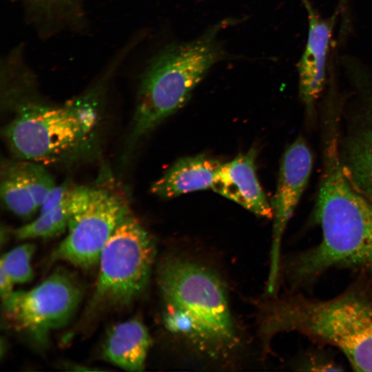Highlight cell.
<instances>
[{
  "instance_id": "1",
  "label": "cell",
  "mask_w": 372,
  "mask_h": 372,
  "mask_svg": "<svg viewBox=\"0 0 372 372\" xmlns=\"http://www.w3.org/2000/svg\"><path fill=\"white\" fill-rule=\"evenodd\" d=\"M124 62L122 55L114 54L86 92L61 105L28 97L36 80L33 70L13 77L3 92L6 102H16L17 112L3 136L17 158L55 163L77 156L88 146L99 124L101 99Z\"/></svg>"
},
{
  "instance_id": "2",
  "label": "cell",
  "mask_w": 372,
  "mask_h": 372,
  "mask_svg": "<svg viewBox=\"0 0 372 372\" xmlns=\"http://www.w3.org/2000/svg\"><path fill=\"white\" fill-rule=\"evenodd\" d=\"M322 157L314 211L321 240L289 261V278L303 285L338 267L359 269L372 278V203L344 174L335 134H325Z\"/></svg>"
},
{
  "instance_id": "3",
  "label": "cell",
  "mask_w": 372,
  "mask_h": 372,
  "mask_svg": "<svg viewBox=\"0 0 372 372\" xmlns=\"http://www.w3.org/2000/svg\"><path fill=\"white\" fill-rule=\"evenodd\" d=\"M158 283L167 329L210 357L231 353L238 342L227 294L210 269L185 258L160 264Z\"/></svg>"
},
{
  "instance_id": "4",
  "label": "cell",
  "mask_w": 372,
  "mask_h": 372,
  "mask_svg": "<svg viewBox=\"0 0 372 372\" xmlns=\"http://www.w3.org/2000/svg\"><path fill=\"white\" fill-rule=\"evenodd\" d=\"M261 332L266 340L296 332L340 350L353 369L372 371V298L352 287L328 299L297 294L264 306Z\"/></svg>"
},
{
  "instance_id": "5",
  "label": "cell",
  "mask_w": 372,
  "mask_h": 372,
  "mask_svg": "<svg viewBox=\"0 0 372 372\" xmlns=\"http://www.w3.org/2000/svg\"><path fill=\"white\" fill-rule=\"evenodd\" d=\"M238 20H221L192 41L165 45L149 60L138 87L131 145L182 107L209 70L229 56L219 34Z\"/></svg>"
},
{
  "instance_id": "6",
  "label": "cell",
  "mask_w": 372,
  "mask_h": 372,
  "mask_svg": "<svg viewBox=\"0 0 372 372\" xmlns=\"http://www.w3.org/2000/svg\"><path fill=\"white\" fill-rule=\"evenodd\" d=\"M155 254L152 237L130 212L101 254L94 300L125 306L136 300L148 284Z\"/></svg>"
},
{
  "instance_id": "7",
  "label": "cell",
  "mask_w": 372,
  "mask_h": 372,
  "mask_svg": "<svg viewBox=\"0 0 372 372\" xmlns=\"http://www.w3.org/2000/svg\"><path fill=\"white\" fill-rule=\"evenodd\" d=\"M81 298L77 280L57 270L30 290L13 291L2 299L3 311L16 329L43 341L50 332L70 321Z\"/></svg>"
},
{
  "instance_id": "8",
  "label": "cell",
  "mask_w": 372,
  "mask_h": 372,
  "mask_svg": "<svg viewBox=\"0 0 372 372\" xmlns=\"http://www.w3.org/2000/svg\"><path fill=\"white\" fill-rule=\"evenodd\" d=\"M130 213L126 197L108 187H90L85 205L72 218L65 238L51 255L82 269L98 265L101 254L120 223Z\"/></svg>"
},
{
  "instance_id": "9",
  "label": "cell",
  "mask_w": 372,
  "mask_h": 372,
  "mask_svg": "<svg viewBox=\"0 0 372 372\" xmlns=\"http://www.w3.org/2000/svg\"><path fill=\"white\" fill-rule=\"evenodd\" d=\"M313 167V155L300 136L285 151L275 194L271 201L273 238L267 291L273 293L280 273V246L287 224L307 185Z\"/></svg>"
},
{
  "instance_id": "10",
  "label": "cell",
  "mask_w": 372,
  "mask_h": 372,
  "mask_svg": "<svg viewBox=\"0 0 372 372\" xmlns=\"http://www.w3.org/2000/svg\"><path fill=\"white\" fill-rule=\"evenodd\" d=\"M338 147L344 174L372 203V99L348 114L342 132L338 125Z\"/></svg>"
},
{
  "instance_id": "11",
  "label": "cell",
  "mask_w": 372,
  "mask_h": 372,
  "mask_svg": "<svg viewBox=\"0 0 372 372\" xmlns=\"http://www.w3.org/2000/svg\"><path fill=\"white\" fill-rule=\"evenodd\" d=\"M55 186L52 176L43 164L17 158L1 165V202L8 210L19 217H30L39 211Z\"/></svg>"
},
{
  "instance_id": "12",
  "label": "cell",
  "mask_w": 372,
  "mask_h": 372,
  "mask_svg": "<svg viewBox=\"0 0 372 372\" xmlns=\"http://www.w3.org/2000/svg\"><path fill=\"white\" fill-rule=\"evenodd\" d=\"M309 21L307 44L298 66L299 92L309 112L320 96L325 81V65L333 19L320 17L307 0H304Z\"/></svg>"
},
{
  "instance_id": "13",
  "label": "cell",
  "mask_w": 372,
  "mask_h": 372,
  "mask_svg": "<svg viewBox=\"0 0 372 372\" xmlns=\"http://www.w3.org/2000/svg\"><path fill=\"white\" fill-rule=\"evenodd\" d=\"M256 152L251 148L223 163L211 189L256 216L273 218L271 205L256 176Z\"/></svg>"
},
{
  "instance_id": "14",
  "label": "cell",
  "mask_w": 372,
  "mask_h": 372,
  "mask_svg": "<svg viewBox=\"0 0 372 372\" xmlns=\"http://www.w3.org/2000/svg\"><path fill=\"white\" fill-rule=\"evenodd\" d=\"M223 163L204 154L178 160L152 185L151 192L171 198L211 188Z\"/></svg>"
},
{
  "instance_id": "15",
  "label": "cell",
  "mask_w": 372,
  "mask_h": 372,
  "mask_svg": "<svg viewBox=\"0 0 372 372\" xmlns=\"http://www.w3.org/2000/svg\"><path fill=\"white\" fill-rule=\"evenodd\" d=\"M152 344L147 327L138 318L112 327L103 346L102 355L110 363L128 371H141Z\"/></svg>"
},
{
  "instance_id": "16",
  "label": "cell",
  "mask_w": 372,
  "mask_h": 372,
  "mask_svg": "<svg viewBox=\"0 0 372 372\" xmlns=\"http://www.w3.org/2000/svg\"><path fill=\"white\" fill-rule=\"evenodd\" d=\"M20 3L39 34L53 36L81 27L86 21L87 0H12Z\"/></svg>"
},
{
  "instance_id": "17",
  "label": "cell",
  "mask_w": 372,
  "mask_h": 372,
  "mask_svg": "<svg viewBox=\"0 0 372 372\" xmlns=\"http://www.w3.org/2000/svg\"><path fill=\"white\" fill-rule=\"evenodd\" d=\"M90 187L74 185L65 197L37 218L14 231L17 238L30 240L57 236L68 228L72 218L87 202Z\"/></svg>"
},
{
  "instance_id": "18",
  "label": "cell",
  "mask_w": 372,
  "mask_h": 372,
  "mask_svg": "<svg viewBox=\"0 0 372 372\" xmlns=\"http://www.w3.org/2000/svg\"><path fill=\"white\" fill-rule=\"evenodd\" d=\"M35 251L34 245L23 243L2 256L0 267L8 274L14 284H23L33 278L31 260Z\"/></svg>"
},
{
  "instance_id": "19",
  "label": "cell",
  "mask_w": 372,
  "mask_h": 372,
  "mask_svg": "<svg viewBox=\"0 0 372 372\" xmlns=\"http://www.w3.org/2000/svg\"><path fill=\"white\" fill-rule=\"evenodd\" d=\"M301 364L307 371H341L342 368L333 360L320 353H312L305 356Z\"/></svg>"
},
{
  "instance_id": "20",
  "label": "cell",
  "mask_w": 372,
  "mask_h": 372,
  "mask_svg": "<svg viewBox=\"0 0 372 372\" xmlns=\"http://www.w3.org/2000/svg\"><path fill=\"white\" fill-rule=\"evenodd\" d=\"M14 284L6 272V271L0 267V294L1 300L7 297L14 290Z\"/></svg>"
}]
</instances>
